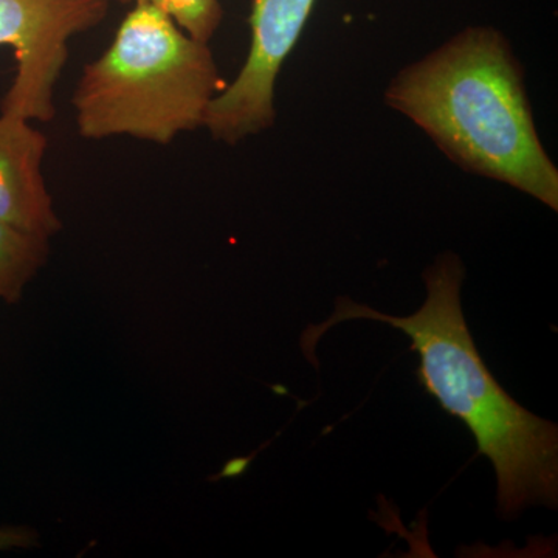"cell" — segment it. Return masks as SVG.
<instances>
[{"label":"cell","instance_id":"1","mask_svg":"<svg viewBox=\"0 0 558 558\" xmlns=\"http://www.w3.org/2000/svg\"><path fill=\"white\" fill-rule=\"evenodd\" d=\"M465 269L454 253H444L424 274L427 299L409 317L381 314L347 296L336 301L326 322L307 326L301 351L315 368L323 333L348 319H373L402 330L418 355L417 379L450 416L468 425L478 453L497 473L498 513L519 515L531 505L557 508L558 428L510 398L481 359L461 304Z\"/></svg>","mask_w":558,"mask_h":558},{"label":"cell","instance_id":"2","mask_svg":"<svg viewBox=\"0 0 558 558\" xmlns=\"http://www.w3.org/2000/svg\"><path fill=\"white\" fill-rule=\"evenodd\" d=\"M385 101L462 170L557 211L558 170L539 140L519 61L497 28H464L407 65Z\"/></svg>","mask_w":558,"mask_h":558},{"label":"cell","instance_id":"3","mask_svg":"<svg viewBox=\"0 0 558 558\" xmlns=\"http://www.w3.org/2000/svg\"><path fill=\"white\" fill-rule=\"evenodd\" d=\"M226 86L207 43L156 7L135 3L109 49L84 68L72 101L76 126L87 140L130 135L168 145L204 128Z\"/></svg>","mask_w":558,"mask_h":558},{"label":"cell","instance_id":"4","mask_svg":"<svg viewBox=\"0 0 558 558\" xmlns=\"http://www.w3.org/2000/svg\"><path fill=\"white\" fill-rule=\"evenodd\" d=\"M108 9L109 0H0V47H10L16 60L0 112L53 120L70 39L101 24Z\"/></svg>","mask_w":558,"mask_h":558},{"label":"cell","instance_id":"5","mask_svg":"<svg viewBox=\"0 0 558 558\" xmlns=\"http://www.w3.org/2000/svg\"><path fill=\"white\" fill-rule=\"evenodd\" d=\"M317 0H253L247 60L236 78L209 102L205 130L216 142L236 145L269 130L277 119L275 89Z\"/></svg>","mask_w":558,"mask_h":558},{"label":"cell","instance_id":"6","mask_svg":"<svg viewBox=\"0 0 558 558\" xmlns=\"http://www.w3.org/2000/svg\"><path fill=\"white\" fill-rule=\"evenodd\" d=\"M46 150L31 121L0 112V220L50 240L62 226L44 180Z\"/></svg>","mask_w":558,"mask_h":558},{"label":"cell","instance_id":"7","mask_svg":"<svg viewBox=\"0 0 558 558\" xmlns=\"http://www.w3.org/2000/svg\"><path fill=\"white\" fill-rule=\"evenodd\" d=\"M49 253V238L0 220V300L20 303L28 282L46 266Z\"/></svg>","mask_w":558,"mask_h":558},{"label":"cell","instance_id":"8","mask_svg":"<svg viewBox=\"0 0 558 558\" xmlns=\"http://www.w3.org/2000/svg\"><path fill=\"white\" fill-rule=\"evenodd\" d=\"M120 3H145L171 17L191 38L209 43L222 22L219 0H119Z\"/></svg>","mask_w":558,"mask_h":558},{"label":"cell","instance_id":"9","mask_svg":"<svg viewBox=\"0 0 558 558\" xmlns=\"http://www.w3.org/2000/svg\"><path fill=\"white\" fill-rule=\"evenodd\" d=\"M39 545V535L32 527H0V550L32 549Z\"/></svg>","mask_w":558,"mask_h":558}]
</instances>
